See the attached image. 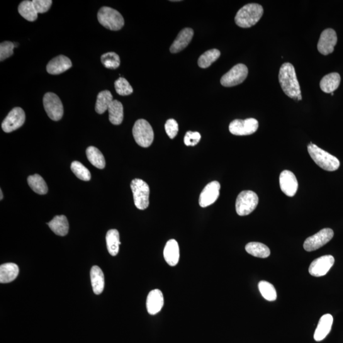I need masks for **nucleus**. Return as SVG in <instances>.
<instances>
[{"instance_id":"obj_27","label":"nucleus","mask_w":343,"mask_h":343,"mask_svg":"<svg viewBox=\"0 0 343 343\" xmlns=\"http://www.w3.org/2000/svg\"><path fill=\"white\" fill-rule=\"evenodd\" d=\"M107 249L109 254L113 256H116L119 252V247L121 244L120 234L118 230H110L107 233L106 237Z\"/></svg>"},{"instance_id":"obj_36","label":"nucleus","mask_w":343,"mask_h":343,"mask_svg":"<svg viewBox=\"0 0 343 343\" xmlns=\"http://www.w3.org/2000/svg\"><path fill=\"white\" fill-rule=\"evenodd\" d=\"M104 66L108 69L115 70L120 66V59L117 53L108 52L104 53L101 57Z\"/></svg>"},{"instance_id":"obj_7","label":"nucleus","mask_w":343,"mask_h":343,"mask_svg":"<svg viewBox=\"0 0 343 343\" xmlns=\"http://www.w3.org/2000/svg\"><path fill=\"white\" fill-rule=\"evenodd\" d=\"M134 204L140 210H145L149 206L150 187L142 179H133L130 184Z\"/></svg>"},{"instance_id":"obj_12","label":"nucleus","mask_w":343,"mask_h":343,"mask_svg":"<svg viewBox=\"0 0 343 343\" xmlns=\"http://www.w3.org/2000/svg\"><path fill=\"white\" fill-rule=\"evenodd\" d=\"M26 115L23 109L17 107L12 109L2 124L5 132L10 133L18 129L25 122Z\"/></svg>"},{"instance_id":"obj_21","label":"nucleus","mask_w":343,"mask_h":343,"mask_svg":"<svg viewBox=\"0 0 343 343\" xmlns=\"http://www.w3.org/2000/svg\"><path fill=\"white\" fill-rule=\"evenodd\" d=\"M164 256L165 261L170 266H175L178 264L180 257L179 247L176 240L168 241L164 248Z\"/></svg>"},{"instance_id":"obj_20","label":"nucleus","mask_w":343,"mask_h":343,"mask_svg":"<svg viewBox=\"0 0 343 343\" xmlns=\"http://www.w3.org/2000/svg\"><path fill=\"white\" fill-rule=\"evenodd\" d=\"M193 35V30L191 28H184L180 31L178 36L170 48V52L176 53L184 50L191 42Z\"/></svg>"},{"instance_id":"obj_9","label":"nucleus","mask_w":343,"mask_h":343,"mask_svg":"<svg viewBox=\"0 0 343 343\" xmlns=\"http://www.w3.org/2000/svg\"><path fill=\"white\" fill-rule=\"evenodd\" d=\"M248 68L245 64H238L223 75L221 84L224 87H231L242 84L247 79Z\"/></svg>"},{"instance_id":"obj_32","label":"nucleus","mask_w":343,"mask_h":343,"mask_svg":"<svg viewBox=\"0 0 343 343\" xmlns=\"http://www.w3.org/2000/svg\"><path fill=\"white\" fill-rule=\"evenodd\" d=\"M29 186L33 191L39 194H45L48 192V187L45 180L40 175L35 174L28 177Z\"/></svg>"},{"instance_id":"obj_24","label":"nucleus","mask_w":343,"mask_h":343,"mask_svg":"<svg viewBox=\"0 0 343 343\" xmlns=\"http://www.w3.org/2000/svg\"><path fill=\"white\" fill-rule=\"evenodd\" d=\"M340 77L337 73H332L323 77L320 83V89L327 94L334 92L339 86Z\"/></svg>"},{"instance_id":"obj_40","label":"nucleus","mask_w":343,"mask_h":343,"mask_svg":"<svg viewBox=\"0 0 343 343\" xmlns=\"http://www.w3.org/2000/svg\"><path fill=\"white\" fill-rule=\"evenodd\" d=\"M201 140V135L198 132H191L188 131L184 136V144L188 147H194L196 146L199 142Z\"/></svg>"},{"instance_id":"obj_8","label":"nucleus","mask_w":343,"mask_h":343,"mask_svg":"<svg viewBox=\"0 0 343 343\" xmlns=\"http://www.w3.org/2000/svg\"><path fill=\"white\" fill-rule=\"evenodd\" d=\"M43 106L48 117L53 121H59L64 114V108L59 97L54 93L48 92L43 99Z\"/></svg>"},{"instance_id":"obj_31","label":"nucleus","mask_w":343,"mask_h":343,"mask_svg":"<svg viewBox=\"0 0 343 343\" xmlns=\"http://www.w3.org/2000/svg\"><path fill=\"white\" fill-rule=\"evenodd\" d=\"M113 101V96L109 91L100 92L97 97L96 111L100 114H103L108 110L109 105Z\"/></svg>"},{"instance_id":"obj_29","label":"nucleus","mask_w":343,"mask_h":343,"mask_svg":"<svg viewBox=\"0 0 343 343\" xmlns=\"http://www.w3.org/2000/svg\"><path fill=\"white\" fill-rule=\"evenodd\" d=\"M245 250L253 256L266 258L270 255V250L266 245L259 242H250L245 246Z\"/></svg>"},{"instance_id":"obj_30","label":"nucleus","mask_w":343,"mask_h":343,"mask_svg":"<svg viewBox=\"0 0 343 343\" xmlns=\"http://www.w3.org/2000/svg\"><path fill=\"white\" fill-rule=\"evenodd\" d=\"M18 11L21 16L27 21L33 22L38 18V12L34 7L33 2L29 0L21 2L18 7Z\"/></svg>"},{"instance_id":"obj_19","label":"nucleus","mask_w":343,"mask_h":343,"mask_svg":"<svg viewBox=\"0 0 343 343\" xmlns=\"http://www.w3.org/2000/svg\"><path fill=\"white\" fill-rule=\"evenodd\" d=\"M333 323V317L330 314H325L320 318L315 333L314 339L316 341H322L329 334Z\"/></svg>"},{"instance_id":"obj_10","label":"nucleus","mask_w":343,"mask_h":343,"mask_svg":"<svg viewBox=\"0 0 343 343\" xmlns=\"http://www.w3.org/2000/svg\"><path fill=\"white\" fill-rule=\"evenodd\" d=\"M334 237L332 229L324 228L316 234L308 237L304 243L303 247L306 251L311 252L320 249L327 244Z\"/></svg>"},{"instance_id":"obj_2","label":"nucleus","mask_w":343,"mask_h":343,"mask_svg":"<svg viewBox=\"0 0 343 343\" xmlns=\"http://www.w3.org/2000/svg\"><path fill=\"white\" fill-rule=\"evenodd\" d=\"M263 13L264 10L261 5L247 4L237 12L235 18V23L240 28H250L258 23Z\"/></svg>"},{"instance_id":"obj_41","label":"nucleus","mask_w":343,"mask_h":343,"mask_svg":"<svg viewBox=\"0 0 343 343\" xmlns=\"http://www.w3.org/2000/svg\"><path fill=\"white\" fill-rule=\"evenodd\" d=\"M32 2L38 14L45 13L49 11L52 4V1L51 0H33Z\"/></svg>"},{"instance_id":"obj_43","label":"nucleus","mask_w":343,"mask_h":343,"mask_svg":"<svg viewBox=\"0 0 343 343\" xmlns=\"http://www.w3.org/2000/svg\"><path fill=\"white\" fill-rule=\"evenodd\" d=\"M331 96H334V92H332V93H331Z\"/></svg>"},{"instance_id":"obj_6","label":"nucleus","mask_w":343,"mask_h":343,"mask_svg":"<svg viewBox=\"0 0 343 343\" xmlns=\"http://www.w3.org/2000/svg\"><path fill=\"white\" fill-rule=\"evenodd\" d=\"M259 203L257 194L252 191H243L238 194L236 201V211L238 215H249L257 208Z\"/></svg>"},{"instance_id":"obj_17","label":"nucleus","mask_w":343,"mask_h":343,"mask_svg":"<svg viewBox=\"0 0 343 343\" xmlns=\"http://www.w3.org/2000/svg\"><path fill=\"white\" fill-rule=\"evenodd\" d=\"M164 305V298L162 292L159 289H154L150 292L147 297V308L148 313L155 315L162 310Z\"/></svg>"},{"instance_id":"obj_35","label":"nucleus","mask_w":343,"mask_h":343,"mask_svg":"<svg viewBox=\"0 0 343 343\" xmlns=\"http://www.w3.org/2000/svg\"><path fill=\"white\" fill-rule=\"evenodd\" d=\"M71 169L75 174V176L82 181H89L91 179V172L82 163L78 161L72 162V165H71Z\"/></svg>"},{"instance_id":"obj_16","label":"nucleus","mask_w":343,"mask_h":343,"mask_svg":"<svg viewBox=\"0 0 343 343\" xmlns=\"http://www.w3.org/2000/svg\"><path fill=\"white\" fill-rule=\"evenodd\" d=\"M280 186L281 190L287 196L295 195L298 188V182L295 175L289 170H284L280 176Z\"/></svg>"},{"instance_id":"obj_25","label":"nucleus","mask_w":343,"mask_h":343,"mask_svg":"<svg viewBox=\"0 0 343 343\" xmlns=\"http://www.w3.org/2000/svg\"><path fill=\"white\" fill-rule=\"evenodd\" d=\"M91 280L92 289L96 295L103 293L104 289V276L103 271L99 266H94L91 270Z\"/></svg>"},{"instance_id":"obj_38","label":"nucleus","mask_w":343,"mask_h":343,"mask_svg":"<svg viewBox=\"0 0 343 343\" xmlns=\"http://www.w3.org/2000/svg\"><path fill=\"white\" fill-rule=\"evenodd\" d=\"M15 47L14 43L11 41H4L2 43L0 44V60L3 61L13 55L14 48Z\"/></svg>"},{"instance_id":"obj_26","label":"nucleus","mask_w":343,"mask_h":343,"mask_svg":"<svg viewBox=\"0 0 343 343\" xmlns=\"http://www.w3.org/2000/svg\"><path fill=\"white\" fill-rule=\"evenodd\" d=\"M109 120L113 125H118L122 123L123 120V107L122 104L117 100H113L109 105Z\"/></svg>"},{"instance_id":"obj_18","label":"nucleus","mask_w":343,"mask_h":343,"mask_svg":"<svg viewBox=\"0 0 343 343\" xmlns=\"http://www.w3.org/2000/svg\"><path fill=\"white\" fill-rule=\"evenodd\" d=\"M72 67V62L66 56L60 55L53 58L47 65V71L50 75L62 74Z\"/></svg>"},{"instance_id":"obj_39","label":"nucleus","mask_w":343,"mask_h":343,"mask_svg":"<svg viewBox=\"0 0 343 343\" xmlns=\"http://www.w3.org/2000/svg\"><path fill=\"white\" fill-rule=\"evenodd\" d=\"M165 131L170 139H174L178 133V123L174 119H169L165 125Z\"/></svg>"},{"instance_id":"obj_37","label":"nucleus","mask_w":343,"mask_h":343,"mask_svg":"<svg viewBox=\"0 0 343 343\" xmlns=\"http://www.w3.org/2000/svg\"><path fill=\"white\" fill-rule=\"evenodd\" d=\"M114 87H115L116 92L120 96H128L133 92L132 86H131L129 82L124 78H119L114 82Z\"/></svg>"},{"instance_id":"obj_3","label":"nucleus","mask_w":343,"mask_h":343,"mask_svg":"<svg viewBox=\"0 0 343 343\" xmlns=\"http://www.w3.org/2000/svg\"><path fill=\"white\" fill-rule=\"evenodd\" d=\"M308 151L313 161L323 170L332 172L339 169V160L317 145L311 143L308 146Z\"/></svg>"},{"instance_id":"obj_42","label":"nucleus","mask_w":343,"mask_h":343,"mask_svg":"<svg viewBox=\"0 0 343 343\" xmlns=\"http://www.w3.org/2000/svg\"><path fill=\"white\" fill-rule=\"evenodd\" d=\"M0 194H1V197H0V199H1V200L3 199L4 198V194H3V191H2V189H0Z\"/></svg>"},{"instance_id":"obj_22","label":"nucleus","mask_w":343,"mask_h":343,"mask_svg":"<svg viewBox=\"0 0 343 343\" xmlns=\"http://www.w3.org/2000/svg\"><path fill=\"white\" fill-rule=\"evenodd\" d=\"M47 225L55 234L60 237H64L69 232V223L64 215L56 216Z\"/></svg>"},{"instance_id":"obj_33","label":"nucleus","mask_w":343,"mask_h":343,"mask_svg":"<svg viewBox=\"0 0 343 343\" xmlns=\"http://www.w3.org/2000/svg\"><path fill=\"white\" fill-rule=\"evenodd\" d=\"M220 51L218 49H212L207 51L199 57L198 64L201 68H208L213 62L216 61L220 57Z\"/></svg>"},{"instance_id":"obj_15","label":"nucleus","mask_w":343,"mask_h":343,"mask_svg":"<svg viewBox=\"0 0 343 343\" xmlns=\"http://www.w3.org/2000/svg\"><path fill=\"white\" fill-rule=\"evenodd\" d=\"M220 188L221 185L218 181H213L207 185L199 195V205L207 208L215 202L220 196Z\"/></svg>"},{"instance_id":"obj_28","label":"nucleus","mask_w":343,"mask_h":343,"mask_svg":"<svg viewBox=\"0 0 343 343\" xmlns=\"http://www.w3.org/2000/svg\"><path fill=\"white\" fill-rule=\"evenodd\" d=\"M86 155L89 161L94 167L103 169L106 166L105 159L101 151L94 147H90L86 150Z\"/></svg>"},{"instance_id":"obj_4","label":"nucleus","mask_w":343,"mask_h":343,"mask_svg":"<svg viewBox=\"0 0 343 343\" xmlns=\"http://www.w3.org/2000/svg\"><path fill=\"white\" fill-rule=\"evenodd\" d=\"M99 23L111 31L121 30L124 26V19L120 12L111 7H103L97 14Z\"/></svg>"},{"instance_id":"obj_23","label":"nucleus","mask_w":343,"mask_h":343,"mask_svg":"<svg viewBox=\"0 0 343 343\" xmlns=\"http://www.w3.org/2000/svg\"><path fill=\"white\" fill-rule=\"evenodd\" d=\"M19 269L15 263H6L0 266V282L1 284H7L12 282L18 277Z\"/></svg>"},{"instance_id":"obj_11","label":"nucleus","mask_w":343,"mask_h":343,"mask_svg":"<svg viewBox=\"0 0 343 343\" xmlns=\"http://www.w3.org/2000/svg\"><path fill=\"white\" fill-rule=\"evenodd\" d=\"M258 127V121L254 118H247L233 120L229 125V130L233 135H249L256 132Z\"/></svg>"},{"instance_id":"obj_1","label":"nucleus","mask_w":343,"mask_h":343,"mask_svg":"<svg viewBox=\"0 0 343 343\" xmlns=\"http://www.w3.org/2000/svg\"><path fill=\"white\" fill-rule=\"evenodd\" d=\"M279 80L285 94L290 98L301 101L300 85L297 78L295 68L291 63L286 62L280 69Z\"/></svg>"},{"instance_id":"obj_14","label":"nucleus","mask_w":343,"mask_h":343,"mask_svg":"<svg viewBox=\"0 0 343 343\" xmlns=\"http://www.w3.org/2000/svg\"><path fill=\"white\" fill-rule=\"evenodd\" d=\"M337 41L336 33L332 29H327L321 34L317 48L318 52L327 55L333 52Z\"/></svg>"},{"instance_id":"obj_13","label":"nucleus","mask_w":343,"mask_h":343,"mask_svg":"<svg viewBox=\"0 0 343 343\" xmlns=\"http://www.w3.org/2000/svg\"><path fill=\"white\" fill-rule=\"evenodd\" d=\"M334 262V257L332 255H326L318 257L311 262L309 267V273L316 277L324 276L331 268Z\"/></svg>"},{"instance_id":"obj_34","label":"nucleus","mask_w":343,"mask_h":343,"mask_svg":"<svg viewBox=\"0 0 343 343\" xmlns=\"http://www.w3.org/2000/svg\"><path fill=\"white\" fill-rule=\"evenodd\" d=\"M260 293L267 301H273L277 299V292L274 286L266 281H261L258 284Z\"/></svg>"},{"instance_id":"obj_5","label":"nucleus","mask_w":343,"mask_h":343,"mask_svg":"<svg viewBox=\"0 0 343 343\" xmlns=\"http://www.w3.org/2000/svg\"><path fill=\"white\" fill-rule=\"evenodd\" d=\"M132 133L135 142L141 147H150L154 140V132L152 126L144 119H140L136 121L133 125Z\"/></svg>"}]
</instances>
